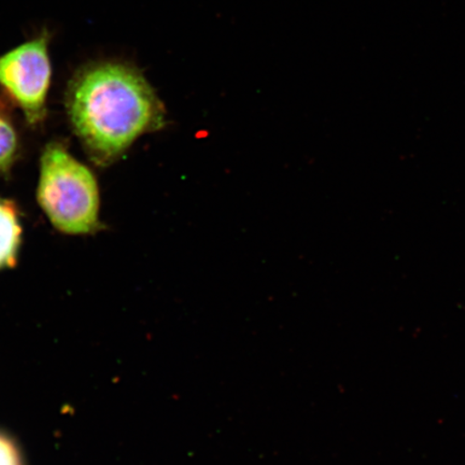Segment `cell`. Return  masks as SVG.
I'll list each match as a JSON object with an SVG mask.
<instances>
[{
    "instance_id": "cell-1",
    "label": "cell",
    "mask_w": 465,
    "mask_h": 465,
    "mask_svg": "<svg viewBox=\"0 0 465 465\" xmlns=\"http://www.w3.org/2000/svg\"><path fill=\"white\" fill-rule=\"evenodd\" d=\"M66 106L86 153L103 166L165 124L164 107L153 87L137 69L122 63L81 69L69 84Z\"/></svg>"
},
{
    "instance_id": "cell-2",
    "label": "cell",
    "mask_w": 465,
    "mask_h": 465,
    "mask_svg": "<svg viewBox=\"0 0 465 465\" xmlns=\"http://www.w3.org/2000/svg\"><path fill=\"white\" fill-rule=\"evenodd\" d=\"M40 206L58 231L90 234L100 226V192L94 174L63 145H46L37 191Z\"/></svg>"
},
{
    "instance_id": "cell-3",
    "label": "cell",
    "mask_w": 465,
    "mask_h": 465,
    "mask_svg": "<svg viewBox=\"0 0 465 465\" xmlns=\"http://www.w3.org/2000/svg\"><path fill=\"white\" fill-rule=\"evenodd\" d=\"M49 36L43 34L0 56V84L19 104L28 124L45 116V100L51 84Z\"/></svg>"
},
{
    "instance_id": "cell-4",
    "label": "cell",
    "mask_w": 465,
    "mask_h": 465,
    "mask_svg": "<svg viewBox=\"0 0 465 465\" xmlns=\"http://www.w3.org/2000/svg\"><path fill=\"white\" fill-rule=\"evenodd\" d=\"M21 226L13 203L0 201V270L15 264Z\"/></svg>"
},
{
    "instance_id": "cell-5",
    "label": "cell",
    "mask_w": 465,
    "mask_h": 465,
    "mask_svg": "<svg viewBox=\"0 0 465 465\" xmlns=\"http://www.w3.org/2000/svg\"><path fill=\"white\" fill-rule=\"evenodd\" d=\"M17 137L7 121L0 116V172H7L16 158Z\"/></svg>"
},
{
    "instance_id": "cell-6",
    "label": "cell",
    "mask_w": 465,
    "mask_h": 465,
    "mask_svg": "<svg viewBox=\"0 0 465 465\" xmlns=\"http://www.w3.org/2000/svg\"><path fill=\"white\" fill-rule=\"evenodd\" d=\"M0 465H22L15 445L4 434H0Z\"/></svg>"
}]
</instances>
